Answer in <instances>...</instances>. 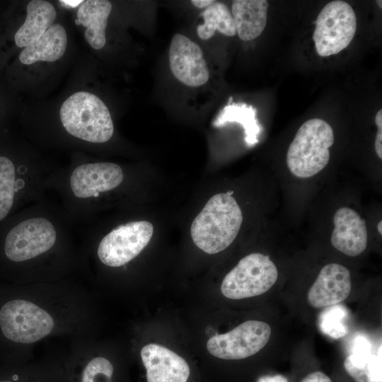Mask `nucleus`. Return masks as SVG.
I'll return each instance as SVG.
<instances>
[{
    "instance_id": "1",
    "label": "nucleus",
    "mask_w": 382,
    "mask_h": 382,
    "mask_svg": "<svg viewBox=\"0 0 382 382\" xmlns=\"http://www.w3.org/2000/svg\"><path fill=\"white\" fill-rule=\"evenodd\" d=\"M93 294L66 282L25 285L0 282V364L34 359L42 341L96 337Z\"/></svg>"
},
{
    "instance_id": "2",
    "label": "nucleus",
    "mask_w": 382,
    "mask_h": 382,
    "mask_svg": "<svg viewBox=\"0 0 382 382\" xmlns=\"http://www.w3.org/2000/svg\"><path fill=\"white\" fill-rule=\"evenodd\" d=\"M242 222V211L234 197L227 193H219L207 201L193 220L191 238L204 253L216 254L233 243Z\"/></svg>"
},
{
    "instance_id": "3",
    "label": "nucleus",
    "mask_w": 382,
    "mask_h": 382,
    "mask_svg": "<svg viewBox=\"0 0 382 382\" xmlns=\"http://www.w3.org/2000/svg\"><path fill=\"white\" fill-rule=\"evenodd\" d=\"M59 117L68 133L86 141L104 143L114 132L108 107L89 92H76L66 99L60 108Z\"/></svg>"
},
{
    "instance_id": "4",
    "label": "nucleus",
    "mask_w": 382,
    "mask_h": 382,
    "mask_svg": "<svg viewBox=\"0 0 382 382\" xmlns=\"http://www.w3.org/2000/svg\"><path fill=\"white\" fill-rule=\"evenodd\" d=\"M331 126L320 118L302 124L286 154L289 171L296 178H308L320 172L330 160V148L334 143Z\"/></svg>"
},
{
    "instance_id": "5",
    "label": "nucleus",
    "mask_w": 382,
    "mask_h": 382,
    "mask_svg": "<svg viewBox=\"0 0 382 382\" xmlns=\"http://www.w3.org/2000/svg\"><path fill=\"white\" fill-rule=\"evenodd\" d=\"M69 343L62 354L64 382H120L117 364L103 351L96 337Z\"/></svg>"
},
{
    "instance_id": "6",
    "label": "nucleus",
    "mask_w": 382,
    "mask_h": 382,
    "mask_svg": "<svg viewBox=\"0 0 382 382\" xmlns=\"http://www.w3.org/2000/svg\"><path fill=\"white\" fill-rule=\"evenodd\" d=\"M57 232L52 224L44 218L24 220L6 235L1 259L6 266H21L42 257L54 248Z\"/></svg>"
},
{
    "instance_id": "7",
    "label": "nucleus",
    "mask_w": 382,
    "mask_h": 382,
    "mask_svg": "<svg viewBox=\"0 0 382 382\" xmlns=\"http://www.w3.org/2000/svg\"><path fill=\"white\" fill-rule=\"evenodd\" d=\"M278 271L269 255L250 253L225 276L221 291L226 298L242 299L261 295L275 284Z\"/></svg>"
},
{
    "instance_id": "8",
    "label": "nucleus",
    "mask_w": 382,
    "mask_h": 382,
    "mask_svg": "<svg viewBox=\"0 0 382 382\" xmlns=\"http://www.w3.org/2000/svg\"><path fill=\"white\" fill-rule=\"evenodd\" d=\"M357 17L352 7L340 0L328 3L319 13L313 35L316 50L321 57L336 54L353 40Z\"/></svg>"
},
{
    "instance_id": "9",
    "label": "nucleus",
    "mask_w": 382,
    "mask_h": 382,
    "mask_svg": "<svg viewBox=\"0 0 382 382\" xmlns=\"http://www.w3.org/2000/svg\"><path fill=\"white\" fill-rule=\"evenodd\" d=\"M153 233V224L148 221L120 225L100 241L96 250L98 259L108 267L125 266L144 249Z\"/></svg>"
},
{
    "instance_id": "10",
    "label": "nucleus",
    "mask_w": 382,
    "mask_h": 382,
    "mask_svg": "<svg viewBox=\"0 0 382 382\" xmlns=\"http://www.w3.org/2000/svg\"><path fill=\"white\" fill-rule=\"evenodd\" d=\"M271 328L265 322L248 320L232 330L209 339L208 352L215 357L239 360L253 356L269 342Z\"/></svg>"
},
{
    "instance_id": "11",
    "label": "nucleus",
    "mask_w": 382,
    "mask_h": 382,
    "mask_svg": "<svg viewBox=\"0 0 382 382\" xmlns=\"http://www.w3.org/2000/svg\"><path fill=\"white\" fill-rule=\"evenodd\" d=\"M168 59L173 76L181 83L191 87L205 84L209 72L199 45L187 36L175 34L171 40Z\"/></svg>"
},
{
    "instance_id": "12",
    "label": "nucleus",
    "mask_w": 382,
    "mask_h": 382,
    "mask_svg": "<svg viewBox=\"0 0 382 382\" xmlns=\"http://www.w3.org/2000/svg\"><path fill=\"white\" fill-rule=\"evenodd\" d=\"M123 171L117 164L109 162L85 163L76 167L70 177V186L79 198L93 197L120 185Z\"/></svg>"
},
{
    "instance_id": "13",
    "label": "nucleus",
    "mask_w": 382,
    "mask_h": 382,
    "mask_svg": "<svg viewBox=\"0 0 382 382\" xmlns=\"http://www.w3.org/2000/svg\"><path fill=\"white\" fill-rule=\"evenodd\" d=\"M62 350H50L37 359L0 364V382H64Z\"/></svg>"
},
{
    "instance_id": "14",
    "label": "nucleus",
    "mask_w": 382,
    "mask_h": 382,
    "mask_svg": "<svg viewBox=\"0 0 382 382\" xmlns=\"http://www.w3.org/2000/svg\"><path fill=\"white\" fill-rule=\"evenodd\" d=\"M147 382H187L190 370L187 361L169 349L149 344L140 351Z\"/></svg>"
},
{
    "instance_id": "15",
    "label": "nucleus",
    "mask_w": 382,
    "mask_h": 382,
    "mask_svg": "<svg viewBox=\"0 0 382 382\" xmlns=\"http://www.w3.org/2000/svg\"><path fill=\"white\" fill-rule=\"evenodd\" d=\"M352 289L349 270L337 263L325 265L308 292L309 304L316 308L339 304Z\"/></svg>"
},
{
    "instance_id": "16",
    "label": "nucleus",
    "mask_w": 382,
    "mask_h": 382,
    "mask_svg": "<svg viewBox=\"0 0 382 382\" xmlns=\"http://www.w3.org/2000/svg\"><path fill=\"white\" fill-rule=\"evenodd\" d=\"M331 243L335 248L351 257L362 253L367 247L368 231L364 219L354 209L339 208L333 216Z\"/></svg>"
},
{
    "instance_id": "17",
    "label": "nucleus",
    "mask_w": 382,
    "mask_h": 382,
    "mask_svg": "<svg viewBox=\"0 0 382 382\" xmlns=\"http://www.w3.org/2000/svg\"><path fill=\"white\" fill-rule=\"evenodd\" d=\"M268 2L266 0H234L231 14L236 33L243 41L259 37L267 24Z\"/></svg>"
},
{
    "instance_id": "18",
    "label": "nucleus",
    "mask_w": 382,
    "mask_h": 382,
    "mask_svg": "<svg viewBox=\"0 0 382 382\" xmlns=\"http://www.w3.org/2000/svg\"><path fill=\"white\" fill-rule=\"evenodd\" d=\"M111 11L112 4L107 0L84 1L78 9L75 23L86 28V40L95 50L105 45V28Z\"/></svg>"
},
{
    "instance_id": "19",
    "label": "nucleus",
    "mask_w": 382,
    "mask_h": 382,
    "mask_svg": "<svg viewBox=\"0 0 382 382\" xmlns=\"http://www.w3.org/2000/svg\"><path fill=\"white\" fill-rule=\"evenodd\" d=\"M67 35L60 24H53L38 39L24 47L19 59L24 64L35 62H54L61 58L66 48Z\"/></svg>"
},
{
    "instance_id": "20",
    "label": "nucleus",
    "mask_w": 382,
    "mask_h": 382,
    "mask_svg": "<svg viewBox=\"0 0 382 382\" xmlns=\"http://www.w3.org/2000/svg\"><path fill=\"white\" fill-rule=\"evenodd\" d=\"M26 18L14 35L16 45L25 47L53 25L57 16L54 6L47 1L33 0L26 7Z\"/></svg>"
},
{
    "instance_id": "21",
    "label": "nucleus",
    "mask_w": 382,
    "mask_h": 382,
    "mask_svg": "<svg viewBox=\"0 0 382 382\" xmlns=\"http://www.w3.org/2000/svg\"><path fill=\"white\" fill-rule=\"evenodd\" d=\"M381 345L376 353L355 352L348 355L344 367L355 382H382Z\"/></svg>"
},
{
    "instance_id": "22",
    "label": "nucleus",
    "mask_w": 382,
    "mask_h": 382,
    "mask_svg": "<svg viewBox=\"0 0 382 382\" xmlns=\"http://www.w3.org/2000/svg\"><path fill=\"white\" fill-rule=\"evenodd\" d=\"M228 122L240 123L244 128L245 141L249 146L258 142L260 127L256 119V110L245 103H228L221 110L213 125L222 127Z\"/></svg>"
},
{
    "instance_id": "23",
    "label": "nucleus",
    "mask_w": 382,
    "mask_h": 382,
    "mask_svg": "<svg viewBox=\"0 0 382 382\" xmlns=\"http://www.w3.org/2000/svg\"><path fill=\"white\" fill-rule=\"evenodd\" d=\"M201 16L204 23L197 28L200 39L207 40L214 36L216 31L229 37L236 34L231 12L225 4L214 1Z\"/></svg>"
},
{
    "instance_id": "24",
    "label": "nucleus",
    "mask_w": 382,
    "mask_h": 382,
    "mask_svg": "<svg viewBox=\"0 0 382 382\" xmlns=\"http://www.w3.org/2000/svg\"><path fill=\"white\" fill-rule=\"evenodd\" d=\"M348 311L342 305L327 306L319 315L318 326L321 332L333 338L339 339L348 332L347 319Z\"/></svg>"
},
{
    "instance_id": "25",
    "label": "nucleus",
    "mask_w": 382,
    "mask_h": 382,
    "mask_svg": "<svg viewBox=\"0 0 382 382\" xmlns=\"http://www.w3.org/2000/svg\"><path fill=\"white\" fill-rule=\"evenodd\" d=\"M16 174L13 162L0 156V221L9 213L14 200Z\"/></svg>"
},
{
    "instance_id": "26",
    "label": "nucleus",
    "mask_w": 382,
    "mask_h": 382,
    "mask_svg": "<svg viewBox=\"0 0 382 382\" xmlns=\"http://www.w3.org/2000/svg\"><path fill=\"white\" fill-rule=\"evenodd\" d=\"M375 124L378 127L374 141V148L378 157L382 158V110H379L375 116Z\"/></svg>"
},
{
    "instance_id": "27",
    "label": "nucleus",
    "mask_w": 382,
    "mask_h": 382,
    "mask_svg": "<svg viewBox=\"0 0 382 382\" xmlns=\"http://www.w3.org/2000/svg\"><path fill=\"white\" fill-rule=\"evenodd\" d=\"M301 382H332L331 379L322 371H315L308 374Z\"/></svg>"
},
{
    "instance_id": "28",
    "label": "nucleus",
    "mask_w": 382,
    "mask_h": 382,
    "mask_svg": "<svg viewBox=\"0 0 382 382\" xmlns=\"http://www.w3.org/2000/svg\"><path fill=\"white\" fill-rule=\"evenodd\" d=\"M257 382H288V380L281 374H276L274 376H263L259 378Z\"/></svg>"
},
{
    "instance_id": "29",
    "label": "nucleus",
    "mask_w": 382,
    "mask_h": 382,
    "mask_svg": "<svg viewBox=\"0 0 382 382\" xmlns=\"http://www.w3.org/2000/svg\"><path fill=\"white\" fill-rule=\"evenodd\" d=\"M214 2V0H192L191 3L198 8H206Z\"/></svg>"
},
{
    "instance_id": "30",
    "label": "nucleus",
    "mask_w": 382,
    "mask_h": 382,
    "mask_svg": "<svg viewBox=\"0 0 382 382\" xmlns=\"http://www.w3.org/2000/svg\"><path fill=\"white\" fill-rule=\"evenodd\" d=\"M84 1H82V0H79V1H76V0H64V1H60L61 3L66 5V6H69V7H72V8H75L76 6H78L79 5H81L83 3Z\"/></svg>"
},
{
    "instance_id": "31",
    "label": "nucleus",
    "mask_w": 382,
    "mask_h": 382,
    "mask_svg": "<svg viewBox=\"0 0 382 382\" xmlns=\"http://www.w3.org/2000/svg\"><path fill=\"white\" fill-rule=\"evenodd\" d=\"M377 230L380 235L382 234V221L381 220L377 225Z\"/></svg>"
},
{
    "instance_id": "32",
    "label": "nucleus",
    "mask_w": 382,
    "mask_h": 382,
    "mask_svg": "<svg viewBox=\"0 0 382 382\" xmlns=\"http://www.w3.org/2000/svg\"><path fill=\"white\" fill-rule=\"evenodd\" d=\"M376 2L378 4V5L380 6V8H382V6H381L382 1H376Z\"/></svg>"
}]
</instances>
